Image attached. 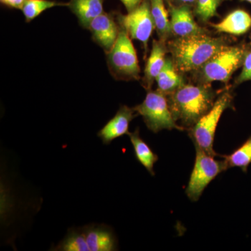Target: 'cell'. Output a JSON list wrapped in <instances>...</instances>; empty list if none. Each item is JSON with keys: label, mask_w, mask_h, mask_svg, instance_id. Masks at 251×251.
Wrapping results in <instances>:
<instances>
[{"label": "cell", "mask_w": 251, "mask_h": 251, "mask_svg": "<svg viewBox=\"0 0 251 251\" xmlns=\"http://www.w3.org/2000/svg\"><path fill=\"white\" fill-rule=\"evenodd\" d=\"M216 94L209 85H185L167 95L175 122L191 128L212 108Z\"/></svg>", "instance_id": "cell-1"}, {"label": "cell", "mask_w": 251, "mask_h": 251, "mask_svg": "<svg viewBox=\"0 0 251 251\" xmlns=\"http://www.w3.org/2000/svg\"><path fill=\"white\" fill-rule=\"evenodd\" d=\"M226 46L224 38L202 34L177 37L170 41L168 49L177 70L187 73L198 71Z\"/></svg>", "instance_id": "cell-2"}, {"label": "cell", "mask_w": 251, "mask_h": 251, "mask_svg": "<svg viewBox=\"0 0 251 251\" xmlns=\"http://www.w3.org/2000/svg\"><path fill=\"white\" fill-rule=\"evenodd\" d=\"M246 50L245 46H224L196 71L198 80L206 85L215 81L227 84L232 74L242 67Z\"/></svg>", "instance_id": "cell-3"}, {"label": "cell", "mask_w": 251, "mask_h": 251, "mask_svg": "<svg viewBox=\"0 0 251 251\" xmlns=\"http://www.w3.org/2000/svg\"><path fill=\"white\" fill-rule=\"evenodd\" d=\"M232 92L226 90L216 99L211 110L188 129V133L195 146L199 147L211 156H220L213 147L214 137L220 119L226 109L232 108Z\"/></svg>", "instance_id": "cell-4"}, {"label": "cell", "mask_w": 251, "mask_h": 251, "mask_svg": "<svg viewBox=\"0 0 251 251\" xmlns=\"http://www.w3.org/2000/svg\"><path fill=\"white\" fill-rule=\"evenodd\" d=\"M133 109L136 113L143 117L147 127L153 133L164 129L185 130L184 127L175 122L168 97L160 91L149 90L143 103Z\"/></svg>", "instance_id": "cell-5"}, {"label": "cell", "mask_w": 251, "mask_h": 251, "mask_svg": "<svg viewBox=\"0 0 251 251\" xmlns=\"http://www.w3.org/2000/svg\"><path fill=\"white\" fill-rule=\"evenodd\" d=\"M195 147L196 162L186 190L188 197L194 202L199 200L203 191L212 180L220 173L227 170L224 160H216V156L205 152L199 147Z\"/></svg>", "instance_id": "cell-6"}, {"label": "cell", "mask_w": 251, "mask_h": 251, "mask_svg": "<svg viewBox=\"0 0 251 251\" xmlns=\"http://www.w3.org/2000/svg\"><path fill=\"white\" fill-rule=\"evenodd\" d=\"M128 33L122 28L115 45L108 52L109 67L116 76L138 80L140 68L136 50Z\"/></svg>", "instance_id": "cell-7"}, {"label": "cell", "mask_w": 251, "mask_h": 251, "mask_svg": "<svg viewBox=\"0 0 251 251\" xmlns=\"http://www.w3.org/2000/svg\"><path fill=\"white\" fill-rule=\"evenodd\" d=\"M119 21L130 37L140 41L147 49L148 41L155 29L150 0H143L134 10L120 16Z\"/></svg>", "instance_id": "cell-8"}, {"label": "cell", "mask_w": 251, "mask_h": 251, "mask_svg": "<svg viewBox=\"0 0 251 251\" xmlns=\"http://www.w3.org/2000/svg\"><path fill=\"white\" fill-rule=\"evenodd\" d=\"M168 4L173 34L177 37H186L206 34V29L198 25L195 21L191 6L187 5L176 6L168 2Z\"/></svg>", "instance_id": "cell-9"}, {"label": "cell", "mask_w": 251, "mask_h": 251, "mask_svg": "<svg viewBox=\"0 0 251 251\" xmlns=\"http://www.w3.org/2000/svg\"><path fill=\"white\" fill-rule=\"evenodd\" d=\"M134 109L122 105L116 115L101 128L97 135L104 145H110L114 140L129 134V125L136 117Z\"/></svg>", "instance_id": "cell-10"}, {"label": "cell", "mask_w": 251, "mask_h": 251, "mask_svg": "<svg viewBox=\"0 0 251 251\" xmlns=\"http://www.w3.org/2000/svg\"><path fill=\"white\" fill-rule=\"evenodd\" d=\"M82 227L90 251L117 250V237L110 226L93 224Z\"/></svg>", "instance_id": "cell-11"}, {"label": "cell", "mask_w": 251, "mask_h": 251, "mask_svg": "<svg viewBox=\"0 0 251 251\" xmlns=\"http://www.w3.org/2000/svg\"><path fill=\"white\" fill-rule=\"evenodd\" d=\"M89 29L96 42L107 52L115 45L120 32L113 18L105 13L94 18Z\"/></svg>", "instance_id": "cell-12"}, {"label": "cell", "mask_w": 251, "mask_h": 251, "mask_svg": "<svg viewBox=\"0 0 251 251\" xmlns=\"http://www.w3.org/2000/svg\"><path fill=\"white\" fill-rule=\"evenodd\" d=\"M217 32L241 36L251 29V15L244 9H236L218 23H211Z\"/></svg>", "instance_id": "cell-13"}, {"label": "cell", "mask_w": 251, "mask_h": 251, "mask_svg": "<svg viewBox=\"0 0 251 251\" xmlns=\"http://www.w3.org/2000/svg\"><path fill=\"white\" fill-rule=\"evenodd\" d=\"M167 49L165 41H153L151 53L147 62L145 69V82L147 89L150 90L153 80H156L159 73L166 63Z\"/></svg>", "instance_id": "cell-14"}, {"label": "cell", "mask_w": 251, "mask_h": 251, "mask_svg": "<svg viewBox=\"0 0 251 251\" xmlns=\"http://www.w3.org/2000/svg\"><path fill=\"white\" fill-rule=\"evenodd\" d=\"M81 25L89 29L91 22L103 14V0H71L68 5Z\"/></svg>", "instance_id": "cell-15"}, {"label": "cell", "mask_w": 251, "mask_h": 251, "mask_svg": "<svg viewBox=\"0 0 251 251\" xmlns=\"http://www.w3.org/2000/svg\"><path fill=\"white\" fill-rule=\"evenodd\" d=\"M179 72L173 59L166 58L164 67L156 78L158 90L168 95L184 86V77Z\"/></svg>", "instance_id": "cell-16"}, {"label": "cell", "mask_w": 251, "mask_h": 251, "mask_svg": "<svg viewBox=\"0 0 251 251\" xmlns=\"http://www.w3.org/2000/svg\"><path fill=\"white\" fill-rule=\"evenodd\" d=\"M130 143L133 145L135 156L140 164L143 165L151 176H154L153 166L158 160V157L153 152L148 143L140 137L139 128L133 133H129Z\"/></svg>", "instance_id": "cell-17"}, {"label": "cell", "mask_w": 251, "mask_h": 251, "mask_svg": "<svg viewBox=\"0 0 251 251\" xmlns=\"http://www.w3.org/2000/svg\"><path fill=\"white\" fill-rule=\"evenodd\" d=\"M150 1L155 29L158 32L160 40L166 42L173 34L171 20L168 16L169 11L166 9L164 0H150Z\"/></svg>", "instance_id": "cell-18"}, {"label": "cell", "mask_w": 251, "mask_h": 251, "mask_svg": "<svg viewBox=\"0 0 251 251\" xmlns=\"http://www.w3.org/2000/svg\"><path fill=\"white\" fill-rule=\"evenodd\" d=\"M51 250L90 251L82 227H72L69 229L64 239Z\"/></svg>", "instance_id": "cell-19"}, {"label": "cell", "mask_w": 251, "mask_h": 251, "mask_svg": "<svg viewBox=\"0 0 251 251\" xmlns=\"http://www.w3.org/2000/svg\"><path fill=\"white\" fill-rule=\"evenodd\" d=\"M220 157L224 158L227 169L238 167L246 173L248 167L251 163V135L233 152L229 155H220Z\"/></svg>", "instance_id": "cell-20"}, {"label": "cell", "mask_w": 251, "mask_h": 251, "mask_svg": "<svg viewBox=\"0 0 251 251\" xmlns=\"http://www.w3.org/2000/svg\"><path fill=\"white\" fill-rule=\"evenodd\" d=\"M68 5L69 3H60L51 0H27L23 6L22 11L26 21L30 22L47 9Z\"/></svg>", "instance_id": "cell-21"}, {"label": "cell", "mask_w": 251, "mask_h": 251, "mask_svg": "<svg viewBox=\"0 0 251 251\" xmlns=\"http://www.w3.org/2000/svg\"><path fill=\"white\" fill-rule=\"evenodd\" d=\"M227 0H197L195 4V14L203 23L218 16V9Z\"/></svg>", "instance_id": "cell-22"}, {"label": "cell", "mask_w": 251, "mask_h": 251, "mask_svg": "<svg viewBox=\"0 0 251 251\" xmlns=\"http://www.w3.org/2000/svg\"><path fill=\"white\" fill-rule=\"evenodd\" d=\"M251 80V48L247 49L244 55L242 64V70L239 76L236 78V85H240L243 82Z\"/></svg>", "instance_id": "cell-23"}, {"label": "cell", "mask_w": 251, "mask_h": 251, "mask_svg": "<svg viewBox=\"0 0 251 251\" xmlns=\"http://www.w3.org/2000/svg\"><path fill=\"white\" fill-rule=\"evenodd\" d=\"M27 0H1V2L9 7L22 10Z\"/></svg>", "instance_id": "cell-24"}, {"label": "cell", "mask_w": 251, "mask_h": 251, "mask_svg": "<svg viewBox=\"0 0 251 251\" xmlns=\"http://www.w3.org/2000/svg\"><path fill=\"white\" fill-rule=\"evenodd\" d=\"M120 1L125 5L128 13L138 7L143 0H120Z\"/></svg>", "instance_id": "cell-25"}, {"label": "cell", "mask_w": 251, "mask_h": 251, "mask_svg": "<svg viewBox=\"0 0 251 251\" xmlns=\"http://www.w3.org/2000/svg\"><path fill=\"white\" fill-rule=\"evenodd\" d=\"M197 0H167L168 3L176 5V6H180V5H187V6H192L193 4H196Z\"/></svg>", "instance_id": "cell-26"}, {"label": "cell", "mask_w": 251, "mask_h": 251, "mask_svg": "<svg viewBox=\"0 0 251 251\" xmlns=\"http://www.w3.org/2000/svg\"><path fill=\"white\" fill-rule=\"evenodd\" d=\"M241 1H247V2L250 3L251 4V0H240Z\"/></svg>", "instance_id": "cell-27"}, {"label": "cell", "mask_w": 251, "mask_h": 251, "mask_svg": "<svg viewBox=\"0 0 251 251\" xmlns=\"http://www.w3.org/2000/svg\"></svg>", "instance_id": "cell-28"}]
</instances>
